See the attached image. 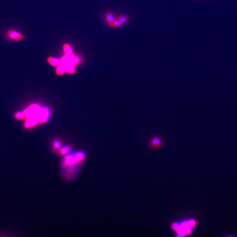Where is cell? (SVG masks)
I'll return each instance as SVG.
<instances>
[{"mask_svg": "<svg viewBox=\"0 0 237 237\" xmlns=\"http://www.w3.org/2000/svg\"><path fill=\"white\" fill-rule=\"evenodd\" d=\"M63 49H64V51L65 54H69V55H72L73 54L70 46L69 45H68V44H65L64 45Z\"/></svg>", "mask_w": 237, "mask_h": 237, "instance_id": "obj_10", "label": "cell"}, {"mask_svg": "<svg viewBox=\"0 0 237 237\" xmlns=\"http://www.w3.org/2000/svg\"><path fill=\"white\" fill-rule=\"evenodd\" d=\"M105 19L107 22V23L110 25V26L114 21L115 19V16L114 13L112 12H107L105 14Z\"/></svg>", "mask_w": 237, "mask_h": 237, "instance_id": "obj_4", "label": "cell"}, {"mask_svg": "<svg viewBox=\"0 0 237 237\" xmlns=\"http://www.w3.org/2000/svg\"><path fill=\"white\" fill-rule=\"evenodd\" d=\"M71 149L70 146H66L63 148H61L58 150L57 154L59 155V156H62L69 153L71 150Z\"/></svg>", "mask_w": 237, "mask_h": 237, "instance_id": "obj_6", "label": "cell"}, {"mask_svg": "<svg viewBox=\"0 0 237 237\" xmlns=\"http://www.w3.org/2000/svg\"><path fill=\"white\" fill-rule=\"evenodd\" d=\"M161 144L160 139L159 138H154L152 141V145L154 147H158Z\"/></svg>", "mask_w": 237, "mask_h": 237, "instance_id": "obj_11", "label": "cell"}, {"mask_svg": "<svg viewBox=\"0 0 237 237\" xmlns=\"http://www.w3.org/2000/svg\"><path fill=\"white\" fill-rule=\"evenodd\" d=\"M15 118L17 119H22L24 118V114L22 113H17L15 114Z\"/></svg>", "mask_w": 237, "mask_h": 237, "instance_id": "obj_14", "label": "cell"}, {"mask_svg": "<svg viewBox=\"0 0 237 237\" xmlns=\"http://www.w3.org/2000/svg\"><path fill=\"white\" fill-rule=\"evenodd\" d=\"M62 144V141L58 137H56L54 138L53 140L51 143V147L53 151L55 153L57 154L58 150L61 148Z\"/></svg>", "mask_w": 237, "mask_h": 237, "instance_id": "obj_3", "label": "cell"}, {"mask_svg": "<svg viewBox=\"0 0 237 237\" xmlns=\"http://www.w3.org/2000/svg\"><path fill=\"white\" fill-rule=\"evenodd\" d=\"M118 19L123 24H124L125 23L127 20V17L125 15H121L119 16Z\"/></svg>", "mask_w": 237, "mask_h": 237, "instance_id": "obj_12", "label": "cell"}, {"mask_svg": "<svg viewBox=\"0 0 237 237\" xmlns=\"http://www.w3.org/2000/svg\"><path fill=\"white\" fill-rule=\"evenodd\" d=\"M66 71V65L60 64V65L57 66V68L56 69V73L59 75H63Z\"/></svg>", "mask_w": 237, "mask_h": 237, "instance_id": "obj_8", "label": "cell"}, {"mask_svg": "<svg viewBox=\"0 0 237 237\" xmlns=\"http://www.w3.org/2000/svg\"><path fill=\"white\" fill-rule=\"evenodd\" d=\"M197 222L194 219H184L181 222H175L171 225L172 230L176 232V236L186 237L190 236L196 225Z\"/></svg>", "mask_w": 237, "mask_h": 237, "instance_id": "obj_1", "label": "cell"}, {"mask_svg": "<svg viewBox=\"0 0 237 237\" xmlns=\"http://www.w3.org/2000/svg\"><path fill=\"white\" fill-rule=\"evenodd\" d=\"M48 111L46 109H42L41 108V110L40 111V112L39 113V115H38V118H37V120L39 123H44L46 121V120H47L48 117Z\"/></svg>", "mask_w": 237, "mask_h": 237, "instance_id": "obj_2", "label": "cell"}, {"mask_svg": "<svg viewBox=\"0 0 237 237\" xmlns=\"http://www.w3.org/2000/svg\"><path fill=\"white\" fill-rule=\"evenodd\" d=\"M75 64L70 63L66 65V71L69 74H73L75 72Z\"/></svg>", "mask_w": 237, "mask_h": 237, "instance_id": "obj_9", "label": "cell"}, {"mask_svg": "<svg viewBox=\"0 0 237 237\" xmlns=\"http://www.w3.org/2000/svg\"><path fill=\"white\" fill-rule=\"evenodd\" d=\"M8 36L10 38L12 39H14L16 40H20L22 39L23 37L19 33H18L14 31H9L8 32Z\"/></svg>", "mask_w": 237, "mask_h": 237, "instance_id": "obj_5", "label": "cell"}, {"mask_svg": "<svg viewBox=\"0 0 237 237\" xmlns=\"http://www.w3.org/2000/svg\"><path fill=\"white\" fill-rule=\"evenodd\" d=\"M48 62L51 65L54 66H58L61 64L60 60L54 58L53 57H49L48 58Z\"/></svg>", "mask_w": 237, "mask_h": 237, "instance_id": "obj_7", "label": "cell"}, {"mask_svg": "<svg viewBox=\"0 0 237 237\" xmlns=\"http://www.w3.org/2000/svg\"><path fill=\"white\" fill-rule=\"evenodd\" d=\"M123 24L120 22V20H118V19H116L114 20V21L113 22V23L112 24L111 26H120L121 25H122Z\"/></svg>", "mask_w": 237, "mask_h": 237, "instance_id": "obj_13", "label": "cell"}]
</instances>
